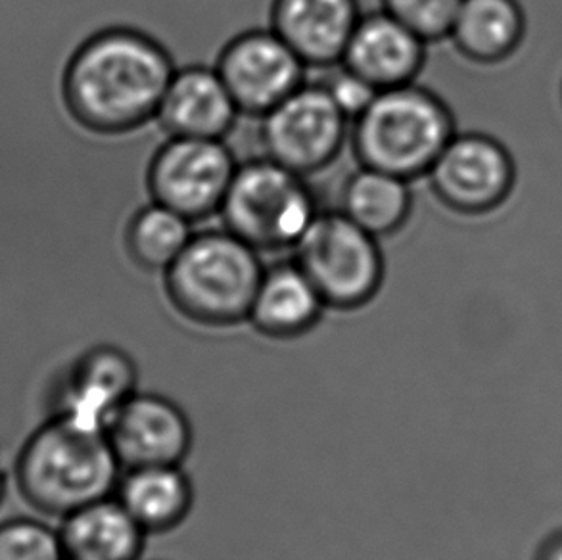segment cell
Wrapping results in <instances>:
<instances>
[{
	"label": "cell",
	"mask_w": 562,
	"mask_h": 560,
	"mask_svg": "<svg viewBox=\"0 0 562 560\" xmlns=\"http://www.w3.org/2000/svg\"><path fill=\"white\" fill-rule=\"evenodd\" d=\"M176 69L156 38L133 27H112L74 54L64 76V99L85 130L127 135L156 122Z\"/></svg>",
	"instance_id": "obj_1"
},
{
	"label": "cell",
	"mask_w": 562,
	"mask_h": 560,
	"mask_svg": "<svg viewBox=\"0 0 562 560\" xmlns=\"http://www.w3.org/2000/svg\"><path fill=\"white\" fill-rule=\"evenodd\" d=\"M122 464L106 432L54 413L31 432L14 462L18 492L54 518L114 495Z\"/></svg>",
	"instance_id": "obj_2"
},
{
	"label": "cell",
	"mask_w": 562,
	"mask_h": 560,
	"mask_svg": "<svg viewBox=\"0 0 562 560\" xmlns=\"http://www.w3.org/2000/svg\"><path fill=\"white\" fill-rule=\"evenodd\" d=\"M456 133V117L436 92L402 85L380 91L351 122V150L359 166L413 182L428 175Z\"/></svg>",
	"instance_id": "obj_3"
},
{
	"label": "cell",
	"mask_w": 562,
	"mask_h": 560,
	"mask_svg": "<svg viewBox=\"0 0 562 560\" xmlns=\"http://www.w3.org/2000/svg\"><path fill=\"white\" fill-rule=\"evenodd\" d=\"M263 271L261 254L221 228L194 233L161 277L177 313L196 325L227 328L248 321Z\"/></svg>",
	"instance_id": "obj_4"
},
{
	"label": "cell",
	"mask_w": 562,
	"mask_h": 560,
	"mask_svg": "<svg viewBox=\"0 0 562 560\" xmlns=\"http://www.w3.org/2000/svg\"><path fill=\"white\" fill-rule=\"evenodd\" d=\"M319 212L304 175L263 156L238 164L220 217L259 254H279L296 248Z\"/></svg>",
	"instance_id": "obj_5"
},
{
	"label": "cell",
	"mask_w": 562,
	"mask_h": 560,
	"mask_svg": "<svg viewBox=\"0 0 562 560\" xmlns=\"http://www.w3.org/2000/svg\"><path fill=\"white\" fill-rule=\"evenodd\" d=\"M292 254L330 310L373 302L386 275L379 238L340 210H321Z\"/></svg>",
	"instance_id": "obj_6"
},
{
	"label": "cell",
	"mask_w": 562,
	"mask_h": 560,
	"mask_svg": "<svg viewBox=\"0 0 562 560\" xmlns=\"http://www.w3.org/2000/svg\"><path fill=\"white\" fill-rule=\"evenodd\" d=\"M238 161L220 138L168 137L146 169V189L156 204L198 223L220 215Z\"/></svg>",
	"instance_id": "obj_7"
},
{
	"label": "cell",
	"mask_w": 562,
	"mask_h": 560,
	"mask_svg": "<svg viewBox=\"0 0 562 560\" xmlns=\"http://www.w3.org/2000/svg\"><path fill=\"white\" fill-rule=\"evenodd\" d=\"M261 120L266 158L296 173H319L342 154L351 123L321 83H304Z\"/></svg>",
	"instance_id": "obj_8"
},
{
	"label": "cell",
	"mask_w": 562,
	"mask_h": 560,
	"mask_svg": "<svg viewBox=\"0 0 562 560\" xmlns=\"http://www.w3.org/2000/svg\"><path fill=\"white\" fill-rule=\"evenodd\" d=\"M434 197L448 210L482 215L510 197L517 167L497 138L482 133H456L426 175Z\"/></svg>",
	"instance_id": "obj_9"
},
{
	"label": "cell",
	"mask_w": 562,
	"mask_h": 560,
	"mask_svg": "<svg viewBox=\"0 0 562 560\" xmlns=\"http://www.w3.org/2000/svg\"><path fill=\"white\" fill-rule=\"evenodd\" d=\"M215 69L238 112L263 117L305 83L307 66L269 27L244 31L228 41Z\"/></svg>",
	"instance_id": "obj_10"
},
{
	"label": "cell",
	"mask_w": 562,
	"mask_h": 560,
	"mask_svg": "<svg viewBox=\"0 0 562 560\" xmlns=\"http://www.w3.org/2000/svg\"><path fill=\"white\" fill-rule=\"evenodd\" d=\"M106 438L123 470L183 464L192 447V424L173 400L135 392L110 418Z\"/></svg>",
	"instance_id": "obj_11"
},
{
	"label": "cell",
	"mask_w": 562,
	"mask_h": 560,
	"mask_svg": "<svg viewBox=\"0 0 562 560\" xmlns=\"http://www.w3.org/2000/svg\"><path fill=\"white\" fill-rule=\"evenodd\" d=\"M137 365L127 351L97 346L77 357L64 374L54 413L106 432L115 411L137 392Z\"/></svg>",
	"instance_id": "obj_12"
},
{
	"label": "cell",
	"mask_w": 562,
	"mask_h": 560,
	"mask_svg": "<svg viewBox=\"0 0 562 560\" xmlns=\"http://www.w3.org/2000/svg\"><path fill=\"white\" fill-rule=\"evenodd\" d=\"M358 0H273L269 27L307 68H335L361 20Z\"/></svg>",
	"instance_id": "obj_13"
},
{
	"label": "cell",
	"mask_w": 562,
	"mask_h": 560,
	"mask_svg": "<svg viewBox=\"0 0 562 560\" xmlns=\"http://www.w3.org/2000/svg\"><path fill=\"white\" fill-rule=\"evenodd\" d=\"M426 46L415 31L380 8L361 15L340 64L386 91L415 83L425 68Z\"/></svg>",
	"instance_id": "obj_14"
},
{
	"label": "cell",
	"mask_w": 562,
	"mask_h": 560,
	"mask_svg": "<svg viewBox=\"0 0 562 560\" xmlns=\"http://www.w3.org/2000/svg\"><path fill=\"white\" fill-rule=\"evenodd\" d=\"M238 108L217 69H176L164 92L156 123L168 137L225 141L238 120Z\"/></svg>",
	"instance_id": "obj_15"
},
{
	"label": "cell",
	"mask_w": 562,
	"mask_h": 560,
	"mask_svg": "<svg viewBox=\"0 0 562 560\" xmlns=\"http://www.w3.org/2000/svg\"><path fill=\"white\" fill-rule=\"evenodd\" d=\"M325 310L319 290L292 259L266 267L248 323L267 338L292 340L313 331Z\"/></svg>",
	"instance_id": "obj_16"
},
{
	"label": "cell",
	"mask_w": 562,
	"mask_h": 560,
	"mask_svg": "<svg viewBox=\"0 0 562 560\" xmlns=\"http://www.w3.org/2000/svg\"><path fill=\"white\" fill-rule=\"evenodd\" d=\"M58 531L68 560H140L148 536L115 495L64 516Z\"/></svg>",
	"instance_id": "obj_17"
},
{
	"label": "cell",
	"mask_w": 562,
	"mask_h": 560,
	"mask_svg": "<svg viewBox=\"0 0 562 560\" xmlns=\"http://www.w3.org/2000/svg\"><path fill=\"white\" fill-rule=\"evenodd\" d=\"M114 495L146 534L176 530L194 505V485L181 464L125 469Z\"/></svg>",
	"instance_id": "obj_18"
},
{
	"label": "cell",
	"mask_w": 562,
	"mask_h": 560,
	"mask_svg": "<svg viewBox=\"0 0 562 560\" xmlns=\"http://www.w3.org/2000/svg\"><path fill=\"white\" fill-rule=\"evenodd\" d=\"M525 35L517 0H463L448 38L467 60L497 64L517 53Z\"/></svg>",
	"instance_id": "obj_19"
},
{
	"label": "cell",
	"mask_w": 562,
	"mask_h": 560,
	"mask_svg": "<svg viewBox=\"0 0 562 560\" xmlns=\"http://www.w3.org/2000/svg\"><path fill=\"white\" fill-rule=\"evenodd\" d=\"M338 210L379 240L387 238L400 233L409 221L411 182L373 167L359 166L344 182Z\"/></svg>",
	"instance_id": "obj_20"
},
{
	"label": "cell",
	"mask_w": 562,
	"mask_h": 560,
	"mask_svg": "<svg viewBox=\"0 0 562 560\" xmlns=\"http://www.w3.org/2000/svg\"><path fill=\"white\" fill-rule=\"evenodd\" d=\"M192 225L181 213L150 202L127 223L123 236L125 251L146 273L164 275L194 236Z\"/></svg>",
	"instance_id": "obj_21"
},
{
	"label": "cell",
	"mask_w": 562,
	"mask_h": 560,
	"mask_svg": "<svg viewBox=\"0 0 562 560\" xmlns=\"http://www.w3.org/2000/svg\"><path fill=\"white\" fill-rule=\"evenodd\" d=\"M0 560H68L60 531L31 516L0 523Z\"/></svg>",
	"instance_id": "obj_22"
},
{
	"label": "cell",
	"mask_w": 562,
	"mask_h": 560,
	"mask_svg": "<svg viewBox=\"0 0 562 560\" xmlns=\"http://www.w3.org/2000/svg\"><path fill=\"white\" fill-rule=\"evenodd\" d=\"M380 4L430 45L449 37L463 0H380Z\"/></svg>",
	"instance_id": "obj_23"
},
{
	"label": "cell",
	"mask_w": 562,
	"mask_h": 560,
	"mask_svg": "<svg viewBox=\"0 0 562 560\" xmlns=\"http://www.w3.org/2000/svg\"><path fill=\"white\" fill-rule=\"evenodd\" d=\"M328 69H333V74L321 85L350 123L356 122L376 99L379 89L342 64Z\"/></svg>",
	"instance_id": "obj_24"
},
{
	"label": "cell",
	"mask_w": 562,
	"mask_h": 560,
	"mask_svg": "<svg viewBox=\"0 0 562 560\" xmlns=\"http://www.w3.org/2000/svg\"><path fill=\"white\" fill-rule=\"evenodd\" d=\"M533 560H562V530H557L541 541Z\"/></svg>",
	"instance_id": "obj_25"
},
{
	"label": "cell",
	"mask_w": 562,
	"mask_h": 560,
	"mask_svg": "<svg viewBox=\"0 0 562 560\" xmlns=\"http://www.w3.org/2000/svg\"><path fill=\"white\" fill-rule=\"evenodd\" d=\"M8 492V472L4 469V464H2V459H0V505H2V501L7 497Z\"/></svg>",
	"instance_id": "obj_26"
}]
</instances>
